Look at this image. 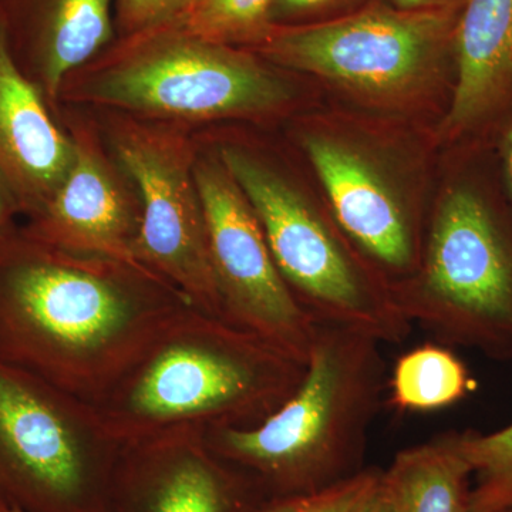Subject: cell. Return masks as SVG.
<instances>
[{
	"mask_svg": "<svg viewBox=\"0 0 512 512\" xmlns=\"http://www.w3.org/2000/svg\"><path fill=\"white\" fill-rule=\"evenodd\" d=\"M185 2L187 0H114L117 37L167 25L184 8Z\"/></svg>",
	"mask_w": 512,
	"mask_h": 512,
	"instance_id": "obj_23",
	"label": "cell"
},
{
	"mask_svg": "<svg viewBox=\"0 0 512 512\" xmlns=\"http://www.w3.org/2000/svg\"><path fill=\"white\" fill-rule=\"evenodd\" d=\"M301 144L350 241L383 275H412L421 256L416 221L372 161L325 134H303Z\"/></svg>",
	"mask_w": 512,
	"mask_h": 512,
	"instance_id": "obj_13",
	"label": "cell"
},
{
	"mask_svg": "<svg viewBox=\"0 0 512 512\" xmlns=\"http://www.w3.org/2000/svg\"><path fill=\"white\" fill-rule=\"evenodd\" d=\"M387 387L397 412L426 413L460 402L476 389V382L448 346L426 343L396 360Z\"/></svg>",
	"mask_w": 512,
	"mask_h": 512,
	"instance_id": "obj_18",
	"label": "cell"
},
{
	"mask_svg": "<svg viewBox=\"0 0 512 512\" xmlns=\"http://www.w3.org/2000/svg\"><path fill=\"white\" fill-rule=\"evenodd\" d=\"M72 141L46 100L10 55L0 20V167L28 218L45 207L72 163Z\"/></svg>",
	"mask_w": 512,
	"mask_h": 512,
	"instance_id": "obj_16",
	"label": "cell"
},
{
	"mask_svg": "<svg viewBox=\"0 0 512 512\" xmlns=\"http://www.w3.org/2000/svg\"><path fill=\"white\" fill-rule=\"evenodd\" d=\"M357 512H397L392 494L384 483L383 474L373 493L369 495L365 504Z\"/></svg>",
	"mask_w": 512,
	"mask_h": 512,
	"instance_id": "obj_26",
	"label": "cell"
},
{
	"mask_svg": "<svg viewBox=\"0 0 512 512\" xmlns=\"http://www.w3.org/2000/svg\"><path fill=\"white\" fill-rule=\"evenodd\" d=\"M0 512H9V508L5 507V505L0 504Z\"/></svg>",
	"mask_w": 512,
	"mask_h": 512,
	"instance_id": "obj_28",
	"label": "cell"
},
{
	"mask_svg": "<svg viewBox=\"0 0 512 512\" xmlns=\"http://www.w3.org/2000/svg\"><path fill=\"white\" fill-rule=\"evenodd\" d=\"M13 60L57 111L64 80L117 37L114 0H0Z\"/></svg>",
	"mask_w": 512,
	"mask_h": 512,
	"instance_id": "obj_15",
	"label": "cell"
},
{
	"mask_svg": "<svg viewBox=\"0 0 512 512\" xmlns=\"http://www.w3.org/2000/svg\"><path fill=\"white\" fill-rule=\"evenodd\" d=\"M92 110L140 195L138 262L167 279L197 311L227 320L195 181V128Z\"/></svg>",
	"mask_w": 512,
	"mask_h": 512,
	"instance_id": "obj_8",
	"label": "cell"
},
{
	"mask_svg": "<svg viewBox=\"0 0 512 512\" xmlns=\"http://www.w3.org/2000/svg\"><path fill=\"white\" fill-rule=\"evenodd\" d=\"M305 372L268 340L187 306L94 407L121 446L177 430L252 429Z\"/></svg>",
	"mask_w": 512,
	"mask_h": 512,
	"instance_id": "obj_2",
	"label": "cell"
},
{
	"mask_svg": "<svg viewBox=\"0 0 512 512\" xmlns=\"http://www.w3.org/2000/svg\"><path fill=\"white\" fill-rule=\"evenodd\" d=\"M460 10H403L380 0L332 22L272 28L245 50L286 72L323 77L355 93L399 96L443 64H454Z\"/></svg>",
	"mask_w": 512,
	"mask_h": 512,
	"instance_id": "obj_9",
	"label": "cell"
},
{
	"mask_svg": "<svg viewBox=\"0 0 512 512\" xmlns=\"http://www.w3.org/2000/svg\"><path fill=\"white\" fill-rule=\"evenodd\" d=\"M382 346L318 323L295 393L259 426L205 431V443L266 501L318 493L357 476L387 389Z\"/></svg>",
	"mask_w": 512,
	"mask_h": 512,
	"instance_id": "obj_3",
	"label": "cell"
},
{
	"mask_svg": "<svg viewBox=\"0 0 512 512\" xmlns=\"http://www.w3.org/2000/svg\"><path fill=\"white\" fill-rule=\"evenodd\" d=\"M228 168L264 229L285 284L316 323L402 345L414 326L397 309L389 284L363 264L295 181L255 144L218 126L197 128Z\"/></svg>",
	"mask_w": 512,
	"mask_h": 512,
	"instance_id": "obj_5",
	"label": "cell"
},
{
	"mask_svg": "<svg viewBox=\"0 0 512 512\" xmlns=\"http://www.w3.org/2000/svg\"><path fill=\"white\" fill-rule=\"evenodd\" d=\"M380 0H275L271 9L274 28L319 25L345 18Z\"/></svg>",
	"mask_w": 512,
	"mask_h": 512,
	"instance_id": "obj_22",
	"label": "cell"
},
{
	"mask_svg": "<svg viewBox=\"0 0 512 512\" xmlns=\"http://www.w3.org/2000/svg\"><path fill=\"white\" fill-rule=\"evenodd\" d=\"M454 86L441 133H497L512 116V0H466L454 30Z\"/></svg>",
	"mask_w": 512,
	"mask_h": 512,
	"instance_id": "obj_14",
	"label": "cell"
},
{
	"mask_svg": "<svg viewBox=\"0 0 512 512\" xmlns=\"http://www.w3.org/2000/svg\"><path fill=\"white\" fill-rule=\"evenodd\" d=\"M505 512H512V508H511V510H508V511H505Z\"/></svg>",
	"mask_w": 512,
	"mask_h": 512,
	"instance_id": "obj_30",
	"label": "cell"
},
{
	"mask_svg": "<svg viewBox=\"0 0 512 512\" xmlns=\"http://www.w3.org/2000/svg\"><path fill=\"white\" fill-rule=\"evenodd\" d=\"M121 447L93 404L0 360V504L107 512Z\"/></svg>",
	"mask_w": 512,
	"mask_h": 512,
	"instance_id": "obj_7",
	"label": "cell"
},
{
	"mask_svg": "<svg viewBox=\"0 0 512 512\" xmlns=\"http://www.w3.org/2000/svg\"><path fill=\"white\" fill-rule=\"evenodd\" d=\"M22 215V207L8 174L0 167V232L18 224L16 217Z\"/></svg>",
	"mask_w": 512,
	"mask_h": 512,
	"instance_id": "obj_24",
	"label": "cell"
},
{
	"mask_svg": "<svg viewBox=\"0 0 512 512\" xmlns=\"http://www.w3.org/2000/svg\"><path fill=\"white\" fill-rule=\"evenodd\" d=\"M289 72L254 52L171 25L116 37L74 70L62 104L119 111L190 128L281 116L296 97Z\"/></svg>",
	"mask_w": 512,
	"mask_h": 512,
	"instance_id": "obj_4",
	"label": "cell"
},
{
	"mask_svg": "<svg viewBox=\"0 0 512 512\" xmlns=\"http://www.w3.org/2000/svg\"><path fill=\"white\" fill-rule=\"evenodd\" d=\"M275 0H187L167 25L188 35L251 49L271 32Z\"/></svg>",
	"mask_w": 512,
	"mask_h": 512,
	"instance_id": "obj_19",
	"label": "cell"
},
{
	"mask_svg": "<svg viewBox=\"0 0 512 512\" xmlns=\"http://www.w3.org/2000/svg\"><path fill=\"white\" fill-rule=\"evenodd\" d=\"M397 309L441 345L512 359V210L461 181L440 198L419 265L389 285Z\"/></svg>",
	"mask_w": 512,
	"mask_h": 512,
	"instance_id": "obj_6",
	"label": "cell"
},
{
	"mask_svg": "<svg viewBox=\"0 0 512 512\" xmlns=\"http://www.w3.org/2000/svg\"><path fill=\"white\" fill-rule=\"evenodd\" d=\"M9 512H22V511H19V510H13V508H9Z\"/></svg>",
	"mask_w": 512,
	"mask_h": 512,
	"instance_id": "obj_29",
	"label": "cell"
},
{
	"mask_svg": "<svg viewBox=\"0 0 512 512\" xmlns=\"http://www.w3.org/2000/svg\"><path fill=\"white\" fill-rule=\"evenodd\" d=\"M264 495L200 431L123 444L107 512H262Z\"/></svg>",
	"mask_w": 512,
	"mask_h": 512,
	"instance_id": "obj_12",
	"label": "cell"
},
{
	"mask_svg": "<svg viewBox=\"0 0 512 512\" xmlns=\"http://www.w3.org/2000/svg\"><path fill=\"white\" fill-rule=\"evenodd\" d=\"M195 134V181L225 319L306 365L318 323L285 284L237 181L214 148Z\"/></svg>",
	"mask_w": 512,
	"mask_h": 512,
	"instance_id": "obj_10",
	"label": "cell"
},
{
	"mask_svg": "<svg viewBox=\"0 0 512 512\" xmlns=\"http://www.w3.org/2000/svg\"><path fill=\"white\" fill-rule=\"evenodd\" d=\"M458 439L473 470L467 512L511 510L512 423L491 433L458 431Z\"/></svg>",
	"mask_w": 512,
	"mask_h": 512,
	"instance_id": "obj_20",
	"label": "cell"
},
{
	"mask_svg": "<svg viewBox=\"0 0 512 512\" xmlns=\"http://www.w3.org/2000/svg\"><path fill=\"white\" fill-rule=\"evenodd\" d=\"M498 150H500L501 171H503L505 187H507L512 202V116L500 138Z\"/></svg>",
	"mask_w": 512,
	"mask_h": 512,
	"instance_id": "obj_27",
	"label": "cell"
},
{
	"mask_svg": "<svg viewBox=\"0 0 512 512\" xmlns=\"http://www.w3.org/2000/svg\"><path fill=\"white\" fill-rule=\"evenodd\" d=\"M466 0H387L386 3L403 10H460Z\"/></svg>",
	"mask_w": 512,
	"mask_h": 512,
	"instance_id": "obj_25",
	"label": "cell"
},
{
	"mask_svg": "<svg viewBox=\"0 0 512 512\" xmlns=\"http://www.w3.org/2000/svg\"><path fill=\"white\" fill-rule=\"evenodd\" d=\"M56 116L72 141V163L55 194L23 228L56 247L138 262L143 211L133 177L92 109L62 104Z\"/></svg>",
	"mask_w": 512,
	"mask_h": 512,
	"instance_id": "obj_11",
	"label": "cell"
},
{
	"mask_svg": "<svg viewBox=\"0 0 512 512\" xmlns=\"http://www.w3.org/2000/svg\"><path fill=\"white\" fill-rule=\"evenodd\" d=\"M382 468L366 467L362 473L318 493L278 498L262 512H357L382 478Z\"/></svg>",
	"mask_w": 512,
	"mask_h": 512,
	"instance_id": "obj_21",
	"label": "cell"
},
{
	"mask_svg": "<svg viewBox=\"0 0 512 512\" xmlns=\"http://www.w3.org/2000/svg\"><path fill=\"white\" fill-rule=\"evenodd\" d=\"M383 480L397 512H467L473 470L450 431L399 451Z\"/></svg>",
	"mask_w": 512,
	"mask_h": 512,
	"instance_id": "obj_17",
	"label": "cell"
},
{
	"mask_svg": "<svg viewBox=\"0 0 512 512\" xmlns=\"http://www.w3.org/2000/svg\"><path fill=\"white\" fill-rule=\"evenodd\" d=\"M187 306L141 262L0 232V360L93 406Z\"/></svg>",
	"mask_w": 512,
	"mask_h": 512,
	"instance_id": "obj_1",
	"label": "cell"
}]
</instances>
